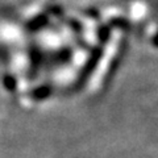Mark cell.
Segmentation results:
<instances>
[{"instance_id": "6da1fadb", "label": "cell", "mask_w": 158, "mask_h": 158, "mask_svg": "<svg viewBox=\"0 0 158 158\" xmlns=\"http://www.w3.org/2000/svg\"><path fill=\"white\" fill-rule=\"evenodd\" d=\"M52 94V88L50 87H48V86H41V87H38L36 91H34L31 98L33 99H36V100H42V99H46L49 95Z\"/></svg>"}]
</instances>
